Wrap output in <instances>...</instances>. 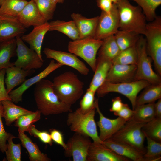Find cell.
I'll return each instance as SVG.
<instances>
[{
  "mask_svg": "<svg viewBox=\"0 0 161 161\" xmlns=\"http://www.w3.org/2000/svg\"><path fill=\"white\" fill-rule=\"evenodd\" d=\"M34 95L38 110L44 116L72 111V106L59 99L54 91L52 82L49 80L44 78L35 84Z\"/></svg>",
  "mask_w": 161,
  "mask_h": 161,
  "instance_id": "obj_1",
  "label": "cell"
},
{
  "mask_svg": "<svg viewBox=\"0 0 161 161\" xmlns=\"http://www.w3.org/2000/svg\"><path fill=\"white\" fill-rule=\"evenodd\" d=\"M52 85L54 91L59 99L71 106L79 100L83 93V83L76 74L71 71L55 77Z\"/></svg>",
  "mask_w": 161,
  "mask_h": 161,
  "instance_id": "obj_2",
  "label": "cell"
},
{
  "mask_svg": "<svg viewBox=\"0 0 161 161\" xmlns=\"http://www.w3.org/2000/svg\"><path fill=\"white\" fill-rule=\"evenodd\" d=\"M116 4L119 18V30L144 35L147 20L141 8L132 5L128 0H120Z\"/></svg>",
  "mask_w": 161,
  "mask_h": 161,
  "instance_id": "obj_3",
  "label": "cell"
},
{
  "mask_svg": "<svg viewBox=\"0 0 161 161\" xmlns=\"http://www.w3.org/2000/svg\"><path fill=\"white\" fill-rule=\"evenodd\" d=\"M96 110L95 105L85 114L82 113L78 108L75 111L69 112L66 123L71 131L87 136L93 142L102 143L95 120Z\"/></svg>",
  "mask_w": 161,
  "mask_h": 161,
  "instance_id": "obj_4",
  "label": "cell"
},
{
  "mask_svg": "<svg viewBox=\"0 0 161 161\" xmlns=\"http://www.w3.org/2000/svg\"><path fill=\"white\" fill-rule=\"evenodd\" d=\"M147 53L154 62L156 70L161 76V18L157 16L146 24L144 35Z\"/></svg>",
  "mask_w": 161,
  "mask_h": 161,
  "instance_id": "obj_5",
  "label": "cell"
},
{
  "mask_svg": "<svg viewBox=\"0 0 161 161\" xmlns=\"http://www.w3.org/2000/svg\"><path fill=\"white\" fill-rule=\"evenodd\" d=\"M150 84L148 81L144 80L117 83L105 81L97 89L96 92L99 97H103L111 92L121 94L130 100L134 110L136 106V101L138 94Z\"/></svg>",
  "mask_w": 161,
  "mask_h": 161,
  "instance_id": "obj_6",
  "label": "cell"
},
{
  "mask_svg": "<svg viewBox=\"0 0 161 161\" xmlns=\"http://www.w3.org/2000/svg\"><path fill=\"white\" fill-rule=\"evenodd\" d=\"M145 123L131 119L127 121L110 138L135 148L144 155L146 151L144 145L145 136L142 128Z\"/></svg>",
  "mask_w": 161,
  "mask_h": 161,
  "instance_id": "obj_7",
  "label": "cell"
},
{
  "mask_svg": "<svg viewBox=\"0 0 161 161\" xmlns=\"http://www.w3.org/2000/svg\"><path fill=\"white\" fill-rule=\"evenodd\" d=\"M135 47L137 54V63L135 80H144L151 84L161 83V76L152 69V60L147 53L146 40L142 35L136 44Z\"/></svg>",
  "mask_w": 161,
  "mask_h": 161,
  "instance_id": "obj_8",
  "label": "cell"
},
{
  "mask_svg": "<svg viewBox=\"0 0 161 161\" xmlns=\"http://www.w3.org/2000/svg\"><path fill=\"white\" fill-rule=\"evenodd\" d=\"M103 43V40L94 37L79 39L69 42L68 51L84 60L94 72L96 55Z\"/></svg>",
  "mask_w": 161,
  "mask_h": 161,
  "instance_id": "obj_9",
  "label": "cell"
},
{
  "mask_svg": "<svg viewBox=\"0 0 161 161\" xmlns=\"http://www.w3.org/2000/svg\"><path fill=\"white\" fill-rule=\"evenodd\" d=\"M17 58L14 62V66L25 70H30L41 68L43 64L41 59L36 52L28 47L22 40L21 37H16Z\"/></svg>",
  "mask_w": 161,
  "mask_h": 161,
  "instance_id": "obj_10",
  "label": "cell"
},
{
  "mask_svg": "<svg viewBox=\"0 0 161 161\" xmlns=\"http://www.w3.org/2000/svg\"><path fill=\"white\" fill-rule=\"evenodd\" d=\"M119 18L117 5L113 4L109 13L102 11L99 18L94 36L95 38L103 40L114 35L119 30Z\"/></svg>",
  "mask_w": 161,
  "mask_h": 161,
  "instance_id": "obj_11",
  "label": "cell"
},
{
  "mask_svg": "<svg viewBox=\"0 0 161 161\" xmlns=\"http://www.w3.org/2000/svg\"><path fill=\"white\" fill-rule=\"evenodd\" d=\"M90 138L86 135L75 133L66 144L65 156L72 157L74 161H87L89 149L92 143Z\"/></svg>",
  "mask_w": 161,
  "mask_h": 161,
  "instance_id": "obj_12",
  "label": "cell"
},
{
  "mask_svg": "<svg viewBox=\"0 0 161 161\" xmlns=\"http://www.w3.org/2000/svg\"><path fill=\"white\" fill-rule=\"evenodd\" d=\"M43 52L47 58L54 59L63 66L71 67L82 75L85 76L89 74V68L83 62L73 54L48 48H45Z\"/></svg>",
  "mask_w": 161,
  "mask_h": 161,
  "instance_id": "obj_13",
  "label": "cell"
},
{
  "mask_svg": "<svg viewBox=\"0 0 161 161\" xmlns=\"http://www.w3.org/2000/svg\"><path fill=\"white\" fill-rule=\"evenodd\" d=\"M63 66L59 63L55 62L53 60H51L47 66L41 72L31 78L26 79L19 86L9 93L12 101L16 103L21 101L23 95L27 89Z\"/></svg>",
  "mask_w": 161,
  "mask_h": 161,
  "instance_id": "obj_14",
  "label": "cell"
},
{
  "mask_svg": "<svg viewBox=\"0 0 161 161\" xmlns=\"http://www.w3.org/2000/svg\"><path fill=\"white\" fill-rule=\"evenodd\" d=\"M95 105L99 116V120L97 122L100 131L99 137L103 142L111 138L126 121L119 117L116 119H110L104 116L100 110L98 99H95Z\"/></svg>",
  "mask_w": 161,
  "mask_h": 161,
  "instance_id": "obj_15",
  "label": "cell"
},
{
  "mask_svg": "<svg viewBox=\"0 0 161 161\" xmlns=\"http://www.w3.org/2000/svg\"><path fill=\"white\" fill-rule=\"evenodd\" d=\"M26 31L16 17L0 16V42L21 37Z\"/></svg>",
  "mask_w": 161,
  "mask_h": 161,
  "instance_id": "obj_16",
  "label": "cell"
},
{
  "mask_svg": "<svg viewBox=\"0 0 161 161\" xmlns=\"http://www.w3.org/2000/svg\"><path fill=\"white\" fill-rule=\"evenodd\" d=\"M87 161H129L106 146L102 143L93 142L89 149Z\"/></svg>",
  "mask_w": 161,
  "mask_h": 161,
  "instance_id": "obj_17",
  "label": "cell"
},
{
  "mask_svg": "<svg viewBox=\"0 0 161 161\" xmlns=\"http://www.w3.org/2000/svg\"><path fill=\"white\" fill-rule=\"evenodd\" d=\"M137 69L136 65L113 64L105 81L117 83L135 81Z\"/></svg>",
  "mask_w": 161,
  "mask_h": 161,
  "instance_id": "obj_18",
  "label": "cell"
},
{
  "mask_svg": "<svg viewBox=\"0 0 161 161\" xmlns=\"http://www.w3.org/2000/svg\"><path fill=\"white\" fill-rule=\"evenodd\" d=\"M19 22L25 28L35 27L47 22L39 13L35 3L28 1L17 17Z\"/></svg>",
  "mask_w": 161,
  "mask_h": 161,
  "instance_id": "obj_19",
  "label": "cell"
},
{
  "mask_svg": "<svg viewBox=\"0 0 161 161\" xmlns=\"http://www.w3.org/2000/svg\"><path fill=\"white\" fill-rule=\"evenodd\" d=\"M33 30L29 33L23 35L21 38L23 41L28 43L30 48L35 51L40 58L42 59L41 49L44 37L49 31V25L47 22L41 25L33 27Z\"/></svg>",
  "mask_w": 161,
  "mask_h": 161,
  "instance_id": "obj_20",
  "label": "cell"
},
{
  "mask_svg": "<svg viewBox=\"0 0 161 161\" xmlns=\"http://www.w3.org/2000/svg\"><path fill=\"white\" fill-rule=\"evenodd\" d=\"M106 146L117 154L134 161H144L143 154L135 148L111 138L102 142Z\"/></svg>",
  "mask_w": 161,
  "mask_h": 161,
  "instance_id": "obj_21",
  "label": "cell"
},
{
  "mask_svg": "<svg viewBox=\"0 0 161 161\" xmlns=\"http://www.w3.org/2000/svg\"><path fill=\"white\" fill-rule=\"evenodd\" d=\"M71 16L78 30L79 39L94 38L99 16L91 18H87L78 13H73Z\"/></svg>",
  "mask_w": 161,
  "mask_h": 161,
  "instance_id": "obj_22",
  "label": "cell"
},
{
  "mask_svg": "<svg viewBox=\"0 0 161 161\" xmlns=\"http://www.w3.org/2000/svg\"><path fill=\"white\" fill-rule=\"evenodd\" d=\"M112 64V61L98 56L96 59L95 73L90 83L89 88L96 92L97 89L105 81Z\"/></svg>",
  "mask_w": 161,
  "mask_h": 161,
  "instance_id": "obj_23",
  "label": "cell"
},
{
  "mask_svg": "<svg viewBox=\"0 0 161 161\" xmlns=\"http://www.w3.org/2000/svg\"><path fill=\"white\" fill-rule=\"evenodd\" d=\"M34 72V69L25 70L14 66L6 68L4 82L7 93L9 94L15 87L22 84L26 80L27 76Z\"/></svg>",
  "mask_w": 161,
  "mask_h": 161,
  "instance_id": "obj_24",
  "label": "cell"
},
{
  "mask_svg": "<svg viewBox=\"0 0 161 161\" xmlns=\"http://www.w3.org/2000/svg\"><path fill=\"white\" fill-rule=\"evenodd\" d=\"M1 103L3 109L2 117L7 126H10L21 116L33 112L16 105L12 100H5Z\"/></svg>",
  "mask_w": 161,
  "mask_h": 161,
  "instance_id": "obj_25",
  "label": "cell"
},
{
  "mask_svg": "<svg viewBox=\"0 0 161 161\" xmlns=\"http://www.w3.org/2000/svg\"><path fill=\"white\" fill-rule=\"evenodd\" d=\"M16 38L0 42V71L14 66L10 60L16 55Z\"/></svg>",
  "mask_w": 161,
  "mask_h": 161,
  "instance_id": "obj_26",
  "label": "cell"
},
{
  "mask_svg": "<svg viewBox=\"0 0 161 161\" xmlns=\"http://www.w3.org/2000/svg\"><path fill=\"white\" fill-rule=\"evenodd\" d=\"M18 138L23 147L25 148L29 154L30 161H49L51 159L47 154L42 153L36 143L24 134L18 129Z\"/></svg>",
  "mask_w": 161,
  "mask_h": 161,
  "instance_id": "obj_27",
  "label": "cell"
},
{
  "mask_svg": "<svg viewBox=\"0 0 161 161\" xmlns=\"http://www.w3.org/2000/svg\"><path fill=\"white\" fill-rule=\"evenodd\" d=\"M49 31H57L67 36L73 41L80 38L77 27L72 20L66 21L56 20L49 23Z\"/></svg>",
  "mask_w": 161,
  "mask_h": 161,
  "instance_id": "obj_28",
  "label": "cell"
},
{
  "mask_svg": "<svg viewBox=\"0 0 161 161\" xmlns=\"http://www.w3.org/2000/svg\"><path fill=\"white\" fill-rule=\"evenodd\" d=\"M160 98H161V83L151 84L145 87L140 95L137 96L136 101V106L155 103L156 100Z\"/></svg>",
  "mask_w": 161,
  "mask_h": 161,
  "instance_id": "obj_29",
  "label": "cell"
},
{
  "mask_svg": "<svg viewBox=\"0 0 161 161\" xmlns=\"http://www.w3.org/2000/svg\"><path fill=\"white\" fill-rule=\"evenodd\" d=\"M140 36L135 32L119 30L114 35L120 51L135 46Z\"/></svg>",
  "mask_w": 161,
  "mask_h": 161,
  "instance_id": "obj_30",
  "label": "cell"
},
{
  "mask_svg": "<svg viewBox=\"0 0 161 161\" xmlns=\"http://www.w3.org/2000/svg\"><path fill=\"white\" fill-rule=\"evenodd\" d=\"M120 52L114 35H112L103 40V43L98 54V56L112 61Z\"/></svg>",
  "mask_w": 161,
  "mask_h": 161,
  "instance_id": "obj_31",
  "label": "cell"
},
{
  "mask_svg": "<svg viewBox=\"0 0 161 161\" xmlns=\"http://www.w3.org/2000/svg\"><path fill=\"white\" fill-rule=\"evenodd\" d=\"M154 103H147L137 106L134 110L132 119L140 123H147L155 117Z\"/></svg>",
  "mask_w": 161,
  "mask_h": 161,
  "instance_id": "obj_32",
  "label": "cell"
},
{
  "mask_svg": "<svg viewBox=\"0 0 161 161\" xmlns=\"http://www.w3.org/2000/svg\"><path fill=\"white\" fill-rule=\"evenodd\" d=\"M28 1L26 0H5L0 7V16L17 17Z\"/></svg>",
  "mask_w": 161,
  "mask_h": 161,
  "instance_id": "obj_33",
  "label": "cell"
},
{
  "mask_svg": "<svg viewBox=\"0 0 161 161\" xmlns=\"http://www.w3.org/2000/svg\"><path fill=\"white\" fill-rule=\"evenodd\" d=\"M145 137L161 143V118L155 117L142 128Z\"/></svg>",
  "mask_w": 161,
  "mask_h": 161,
  "instance_id": "obj_34",
  "label": "cell"
},
{
  "mask_svg": "<svg viewBox=\"0 0 161 161\" xmlns=\"http://www.w3.org/2000/svg\"><path fill=\"white\" fill-rule=\"evenodd\" d=\"M112 61L113 64L137 65V54L135 46L121 51Z\"/></svg>",
  "mask_w": 161,
  "mask_h": 161,
  "instance_id": "obj_35",
  "label": "cell"
},
{
  "mask_svg": "<svg viewBox=\"0 0 161 161\" xmlns=\"http://www.w3.org/2000/svg\"><path fill=\"white\" fill-rule=\"evenodd\" d=\"M131 0L137 3L142 9L147 21H152L156 17V9L161 4V0Z\"/></svg>",
  "mask_w": 161,
  "mask_h": 161,
  "instance_id": "obj_36",
  "label": "cell"
},
{
  "mask_svg": "<svg viewBox=\"0 0 161 161\" xmlns=\"http://www.w3.org/2000/svg\"><path fill=\"white\" fill-rule=\"evenodd\" d=\"M41 114L38 110L30 114L22 115L15 121L14 126L22 132H28L32 125L40 120Z\"/></svg>",
  "mask_w": 161,
  "mask_h": 161,
  "instance_id": "obj_37",
  "label": "cell"
},
{
  "mask_svg": "<svg viewBox=\"0 0 161 161\" xmlns=\"http://www.w3.org/2000/svg\"><path fill=\"white\" fill-rule=\"evenodd\" d=\"M146 151L143 155L144 161H160L161 160V143L148 137Z\"/></svg>",
  "mask_w": 161,
  "mask_h": 161,
  "instance_id": "obj_38",
  "label": "cell"
},
{
  "mask_svg": "<svg viewBox=\"0 0 161 161\" xmlns=\"http://www.w3.org/2000/svg\"><path fill=\"white\" fill-rule=\"evenodd\" d=\"M46 21L52 19L56 9L57 4L51 0H32Z\"/></svg>",
  "mask_w": 161,
  "mask_h": 161,
  "instance_id": "obj_39",
  "label": "cell"
},
{
  "mask_svg": "<svg viewBox=\"0 0 161 161\" xmlns=\"http://www.w3.org/2000/svg\"><path fill=\"white\" fill-rule=\"evenodd\" d=\"M16 137L10 134L7 139V150L5 152L6 160L8 161H21V145L14 144L13 141V139Z\"/></svg>",
  "mask_w": 161,
  "mask_h": 161,
  "instance_id": "obj_40",
  "label": "cell"
},
{
  "mask_svg": "<svg viewBox=\"0 0 161 161\" xmlns=\"http://www.w3.org/2000/svg\"><path fill=\"white\" fill-rule=\"evenodd\" d=\"M95 93L89 88L87 89L80 102V107L78 108L82 113H87L95 106Z\"/></svg>",
  "mask_w": 161,
  "mask_h": 161,
  "instance_id": "obj_41",
  "label": "cell"
},
{
  "mask_svg": "<svg viewBox=\"0 0 161 161\" xmlns=\"http://www.w3.org/2000/svg\"><path fill=\"white\" fill-rule=\"evenodd\" d=\"M3 109L1 103H0V150L2 153L7 150V141L10 134L7 132L4 129L2 120Z\"/></svg>",
  "mask_w": 161,
  "mask_h": 161,
  "instance_id": "obj_42",
  "label": "cell"
},
{
  "mask_svg": "<svg viewBox=\"0 0 161 161\" xmlns=\"http://www.w3.org/2000/svg\"><path fill=\"white\" fill-rule=\"evenodd\" d=\"M28 132L31 136L38 138L44 143L48 144L50 146L52 145V140L50 134L47 131H39L33 124Z\"/></svg>",
  "mask_w": 161,
  "mask_h": 161,
  "instance_id": "obj_43",
  "label": "cell"
},
{
  "mask_svg": "<svg viewBox=\"0 0 161 161\" xmlns=\"http://www.w3.org/2000/svg\"><path fill=\"white\" fill-rule=\"evenodd\" d=\"M113 113L114 115L123 118L127 122L132 119L134 110L131 109L128 104L124 103L120 110Z\"/></svg>",
  "mask_w": 161,
  "mask_h": 161,
  "instance_id": "obj_44",
  "label": "cell"
},
{
  "mask_svg": "<svg viewBox=\"0 0 161 161\" xmlns=\"http://www.w3.org/2000/svg\"><path fill=\"white\" fill-rule=\"evenodd\" d=\"M5 69H2L0 71V103L5 100H12L5 86Z\"/></svg>",
  "mask_w": 161,
  "mask_h": 161,
  "instance_id": "obj_45",
  "label": "cell"
},
{
  "mask_svg": "<svg viewBox=\"0 0 161 161\" xmlns=\"http://www.w3.org/2000/svg\"><path fill=\"white\" fill-rule=\"evenodd\" d=\"M49 131L52 140L55 143L61 145L64 149L66 147V143L64 141L62 133L55 129H50Z\"/></svg>",
  "mask_w": 161,
  "mask_h": 161,
  "instance_id": "obj_46",
  "label": "cell"
},
{
  "mask_svg": "<svg viewBox=\"0 0 161 161\" xmlns=\"http://www.w3.org/2000/svg\"><path fill=\"white\" fill-rule=\"evenodd\" d=\"M96 1L98 7L105 13H110L113 7V3L111 0H97Z\"/></svg>",
  "mask_w": 161,
  "mask_h": 161,
  "instance_id": "obj_47",
  "label": "cell"
},
{
  "mask_svg": "<svg viewBox=\"0 0 161 161\" xmlns=\"http://www.w3.org/2000/svg\"><path fill=\"white\" fill-rule=\"evenodd\" d=\"M112 104L109 111L115 112L119 111L122 108L124 103L120 97H117L112 99Z\"/></svg>",
  "mask_w": 161,
  "mask_h": 161,
  "instance_id": "obj_48",
  "label": "cell"
},
{
  "mask_svg": "<svg viewBox=\"0 0 161 161\" xmlns=\"http://www.w3.org/2000/svg\"><path fill=\"white\" fill-rule=\"evenodd\" d=\"M154 103V109L156 117L161 118V98L158 100Z\"/></svg>",
  "mask_w": 161,
  "mask_h": 161,
  "instance_id": "obj_49",
  "label": "cell"
},
{
  "mask_svg": "<svg viewBox=\"0 0 161 161\" xmlns=\"http://www.w3.org/2000/svg\"><path fill=\"white\" fill-rule=\"evenodd\" d=\"M53 2L57 4V3H63L64 1V0H51Z\"/></svg>",
  "mask_w": 161,
  "mask_h": 161,
  "instance_id": "obj_50",
  "label": "cell"
},
{
  "mask_svg": "<svg viewBox=\"0 0 161 161\" xmlns=\"http://www.w3.org/2000/svg\"><path fill=\"white\" fill-rule=\"evenodd\" d=\"M114 4H117L120 0H111Z\"/></svg>",
  "mask_w": 161,
  "mask_h": 161,
  "instance_id": "obj_51",
  "label": "cell"
},
{
  "mask_svg": "<svg viewBox=\"0 0 161 161\" xmlns=\"http://www.w3.org/2000/svg\"><path fill=\"white\" fill-rule=\"evenodd\" d=\"M5 0H0V7Z\"/></svg>",
  "mask_w": 161,
  "mask_h": 161,
  "instance_id": "obj_52",
  "label": "cell"
}]
</instances>
